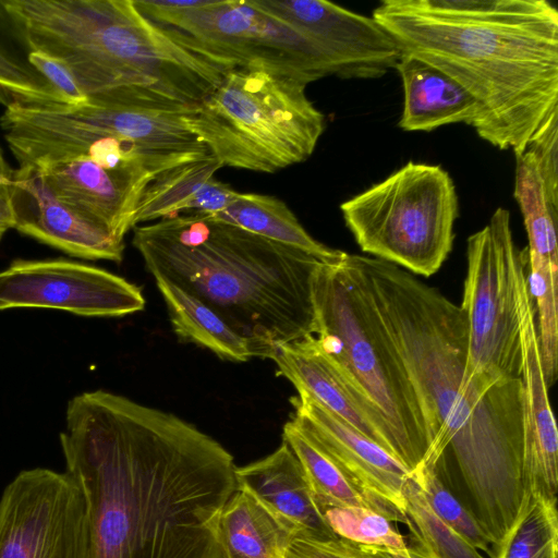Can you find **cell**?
<instances>
[{
	"label": "cell",
	"instance_id": "cell-1",
	"mask_svg": "<svg viewBox=\"0 0 558 558\" xmlns=\"http://www.w3.org/2000/svg\"><path fill=\"white\" fill-rule=\"evenodd\" d=\"M60 445L84 504L88 558H220L231 453L179 416L96 390L72 398Z\"/></svg>",
	"mask_w": 558,
	"mask_h": 558
},
{
	"label": "cell",
	"instance_id": "cell-2",
	"mask_svg": "<svg viewBox=\"0 0 558 558\" xmlns=\"http://www.w3.org/2000/svg\"><path fill=\"white\" fill-rule=\"evenodd\" d=\"M353 257L420 403L429 445L421 464L451 453L463 504L496 553L525 493L521 378L466 386L460 305L397 265Z\"/></svg>",
	"mask_w": 558,
	"mask_h": 558
},
{
	"label": "cell",
	"instance_id": "cell-3",
	"mask_svg": "<svg viewBox=\"0 0 558 558\" xmlns=\"http://www.w3.org/2000/svg\"><path fill=\"white\" fill-rule=\"evenodd\" d=\"M372 17L401 53L475 99L476 134L524 151L558 120V10L546 0H384Z\"/></svg>",
	"mask_w": 558,
	"mask_h": 558
},
{
	"label": "cell",
	"instance_id": "cell-4",
	"mask_svg": "<svg viewBox=\"0 0 558 558\" xmlns=\"http://www.w3.org/2000/svg\"><path fill=\"white\" fill-rule=\"evenodd\" d=\"M3 3L28 52L62 63L92 102L191 114L234 69L185 47L133 0Z\"/></svg>",
	"mask_w": 558,
	"mask_h": 558
},
{
	"label": "cell",
	"instance_id": "cell-5",
	"mask_svg": "<svg viewBox=\"0 0 558 558\" xmlns=\"http://www.w3.org/2000/svg\"><path fill=\"white\" fill-rule=\"evenodd\" d=\"M133 230L132 244L153 277L211 307L252 343L256 357L314 335L312 281L323 260L199 214Z\"/></svg>",
	"mask_w": 558,
	"mask_h": 558
},
{
	"label": "cell",
	"instance_id": "cell-6",
	"mask_svg": "<svg viewBox=\"0 0 558 558\" xmlns=\"http://www.w3.org/2000/svg\"><path fill=\"white\" fill-rule=\"evenodd\" d=\"M312 298L317 343L351 388L384 420L395 458L412 473L429 446L425 422L353 254L344 252L338 260L317 267Z\"/></svg>",
	"mask_w": 558,
	"mask_h": 558
},
{
	"label": "cell",
	"instance_id": "cell-7",
	"mask_svg": "<svg viewBox=\"0 0 558 558\" xmlns=\"http://www.w3.org/2000/svg\"><path fill=\"white\" fill-rule=\"evenodd\" d=\"M305 87L266 70L234 68L185 120L223 167L275 173L307 160L325 130Z\"/></svg>",
	"mask_w": 558,
	"mask_h": 558
},
{
	"label": "cell",
	"instance_id": "cell-8",
	"mask_svg": "<svg viewBox=\"0 0 558 558\" xmlns=\"http://www.w3.org/2000/svg\"><path fill=\"white\" fill-rule=\"evenodd\" d=\"M340 210L362 252L429 277L452 250L459 202L444 168L409 161Z\"/></svg>",
	"mask_w": 558,
	"mask_h": 558
},
{
	"label": "cell",
	"instance_id": "cell-9",
	"mask_svg": "<svg viewBox=\"0 0 558 558\" xmlns=\"http://www.w3.org/2000/svg\"><path fill=\"white\" fill-rule=\"evenodd\" d=\"M526 264L527 250L515 244L508 209L497 208L468 239L460 305L468 328L466 386L520 378L518 280Z\"/></svg>",
	"mask_w": 558,
	"mask_h": 558
},
{
	"label": "cell",
	"instance_id": "cell-10",
	"mask_svg": "<svg viewBox=\"0 0 558 558\" xmlns=\"http://www.w3.org/2000/svg\"><path fill=\"white\" fill-rule=\"evenodd\" d=\"M185 47L229 68H255L304 84L335 75L324 52L295 28L251 0H210L161 17Z\"/></svg>",
	"mask_w": 558,
	"mask_h": 558
},
{
	"label": "cell",
	"instance_id": "cell-11",
	"mask_svg": "<svg viewBox=\"0 0 558 558\" xmlns=\"http://www.w3.org/2000/svg\"><path fill=\"white\" fill-rule=\"evenodd\" d=\"M0 558H88L83 498L66 472L28 469L4 487Z\"/></svg>",
	"mask_w": 558,
	"mask_h": 558
},
{
	"label": "cell",
	"instance_id": "cell-12",
	"mask_svg": "<svg viewBox=\"0 0 558 558\" xmlns=\"http://www.w3.org/2000/svg\"><path fill=\"white\" fill-rule=\"evenodd\" d=\"M145 303L136 284L71 259H14L0 271V311L33 307L121 317L143 311Z\"/></svg>",
	"mask_w": 558,
	"mask_h": 558
},
{
	"label": "cell",
	"instance_id": "cell-13",
	"mask_svg": "<svg viewBox=\"0 0 558 558\" xmlns=\"http://www.w3.org/2000/svg\"><path fill=\"white\" fill-rule=\"evenodd\" d=\"M311 39L340 78H379L395 69L401 51L372 17L325 0H251Z\"/></svg>",
	"mask_w": 558,
	"mask_h": 558
},
{
	"label": "cell",
	"instance_id": "cell-14",
	"mask_svg": "<svg viewBox=\"0 0 558 558\" xmlns=\"http://www.w3.org/2000/svg\"><path fill=\"white\" fill-rule=\"evenodd\" d=\"M291 403L294 408L291 421L332 460L373 510L408 525L403 486L411 472L307 395L298 392Z\"/></svg>",
	"mask_w": 558,
	"mask_h": 558
},
{
	"label": "cell",
	"instance_id": "cell-15",
	"mask_svg": "<svg viewBox=\"0 0 558 558\" xmlns=\"http://www.w3.org/2000/svg\"><path fill=\"white\" fill-rule=\"evenodd\" d=\"M523 402V477L525 492L557 500L558 432L548 398L535 307L527 289L526 267L518 280Z\"/></svg>",
	"mask_w": 558,
	"mask_h": 558
},
{
	"label": "cell",
	"instance_id": "cell-16",
	"mask_svg": "<svg viewBox=\"0 0 558 558\" xmlns=\"http://www.w3.org/2000/svg\"><path fill=\"white\" fill-rule=\"evenodd\" d=\"M13 229L71 256L120 263L124 242L61 201L31 166L13 171Z\"/></svg>",
	"mask_w": 558,
	"mask_h": 558
},
{
	"label": "cell",
	"instance_id": "cell-17",
	"mask_svg": "<svg viewBox=\"0 0 558 558\" xmlns=\"http://www.w3.org/2000/svg\"><path fill=\"white\" fill-rule=\"evenodd\" d=\"M35 168L61 201L119 240L135 228L140 199L155 179L146 170H109L86 158Z\"/></svg>",
	"mask_w": 558,
	"mask_h": 558
},
{
	"label": "cell",
	"instance_id": "cell-18",
	"mask_svg": "<svg viewBox=\"0 0 558 558\" xmlns=\"http://www.w3.org/2000/svg\"><path fill=\"white\" fill-rule=\"evenodd\" d=\"M269 359L298 392L307 395L395 458L393 444L384 420L351 388L314 335L276 343Z\"/></svg>",
	"mask_w": 558,
	"mask_h": 558
},
{
	"label": "cell",
	"instance_id": "cell-19",
	"mask_svg": "<svg viewBox=\"0 0 558 558\" xmlns=\"http://www.w3.org/2000/svg\"><path fill=\"white\" fill-rule=\"evenodd\" d=\"M69 116L124 138L143 155L155 178L210 155L179 112L108 106L86 101L62 108Z\"/></svg>",
	"mask_w": 558,
	"mask_h": 558
},
{
	"label": "cell",
	"instance_id": "cell-20",
	"mask_svg": "<svg viewBox=\"0 0 558 558\" xmlns=\"http://www.w3.org/2000/svg\"><path fill=\"white\" fill-rule=\"evenodd\" d=\"M236 489L246 492L295 537L329 541L338 537L317 504L304 470L287 442L267 457L235 466Z\"/></svg>",
	"mask_w": 558,
	"mask_h": 558
},
{
	"label": "cell",
	"instance_id": "cell-21",
	"mask_svg": "<svg viewBox=\"0 0 558 558\" xmlns=\"http://www.w3.org/2000/svg\"><path fill=\"white\" fill-rule=\"evenodd\" d=\"M222 167L210 154L158 174L140 199L135 227L181 214L213 215L223 210L239 192L215 179Z\"/></svg>",
	"mask_w": 558,
	"mask_h": 558
},
{
	"label": "cell",
	"instance_id": "cell-22",
	"mask_svg": "<svg viewBox=\"0 0 558 558\" xmlns=\"http://www.w3.org/2000/svg\"><path fill=\"white\" fill-rule=\"evenodd\" d=\"M402 81L404 102L399 126L404 131L429 132L464 123L474 126L478 117L475 99L440 70L401 53L395 68Z\"/></svg>",
	"mask_w": 558,
	"mask_h": 558
},
{
	"label": "cell",
	"instance_id": "cell-23",
	"mask_svg": "<svg viewBox=\"0 0 558 558\" xmlns=\"http://www.w3.org/2000/svg\"><path fill=\"white\" fill-rule=\"evenodd\" d=\"M220 558H287L295 534L246 492L236 489L218 521Z\"/></svg>",
	"mask_w": 558,
	"mask_h": 558
},
{
	"label": "cell",
	"instance_id": "cell-24",
	"mask_svg": "<svg viewBox=\"0 0 558 558\" xmlns=\"http://www.w3.org/2000/svg\"><path fill=\"white\" fill-rule=\"evenodd\" d=\"M204 216L301 250L324 263L336 262L344 253L314 239L288 205L272 195L238 193L223 210Z\"/></svg>",
	"mask_w": 558,
	"mask_h": 558
},
{
	"label": "cell",
	"instance_id": "cell-25",
	"mask_svg": "<svg viewBox=\"0 0 558 558\" xmlns=\"http://www.w3.org/2000/svg\"><path fill=\"white\" fill-rule=\"evenodd\" d=\"M155 281L180 340L206 348L226 361L239 363L256 357L252 343L211 307L161 277Z\"/></svg>",
	"mask_w": 558,
	"mask_h": 558
},
{
	"label": "cell",
	"instance_id": "cell-26",
	"mask_svg": "<svg viewBox=\"0 0 558 558\" xmlns=\"http://www.w3.org/2000/svg\"><path fill=\"white\" fill-rule=\"evenodd\" d=\"M0 102L70 106L28 60V51L0 1Z\"/></svg>",
	"mask_w": 558,
	"mask_h": 558
},
{
	"label": "cell",
	"instance_id": "cell-27",
	"mask_svg": "<svg viewBox=\"0 0 558 558\" xmlns=\"http://www.w3.org/2000/svg\"><path fill=\"white\" fill-rule=\"evenodd\" d=\"M282 440L300 461L315 499L324 511L349 507L373 510L369 501L351 484L332 460L292 421L284 424Z\"/></svg>",
	"mask_w": 558,
	"mask_h": 558
},
{
	"label": "cell",
	"instance_id": "cell-28",
	"mask_svg": "<svg viewBox=\"0 0 558 558\" xmlns=\"http://www.w3.org/2000/svg\"><path fill=\"white\" fill-rule=\"evenodd\" d=\"M557 500H548L530 490L510 532L495 558H557Z\"/></svg>",
	"mask_w": 558,
	"mask_h": 558
},
{
	"label": "cell",
	"instance_id": "cell-29",
	"mask_svg": "<svg viewBox=\"0 0 558 558\" xmlns=\"http://www.w3.org/2000/svg\"><path fill=\"white\" fill-rule=\"evenodd\" d=\"M407 525L417 543L434 558H485L478 549L442 521L430 508L411 473L403 486Z\"/></svg>",
	"mask_w": 558,
	"mask_h": 558
},
{
	"label": "cell",
	"instance_id": "cell-30",
	"mask_svg": "<svg viewBox=\"0 0 558 558\" xmlns=\"http://www.w3.org/2000/svg\"><path fill=\"white\" fill-rule=\"evenodd\" d=\"M434 512L476 549L494 558V549L475 518L447 486L435 464H421L412 472Z\"/></svg>",
	"mask_w": 558,
	"mask_h": 558
},
{
	"label": "cell",
	"instance_id": "cell-31",
	"mask_svg": "<svg viewBox=\"0 0 558 558\" xmlns=\"http://www.w3.org/2000/svg\"><path fill=\"white\" fill-rule=\"evenodd\" d=\"M325 518L332 531L344 539L401 551L408 544L386 517L363 507L330 508Z\"/></svg>",
	"mask_w": 558,
	"mask_h": 558
},
{
	"label": "cell",
	"instance_id": "cell-32",
	"mask_svg": "<svg viewBox=\"0 0 558 558\" xmlns=\"http://www.w3.org/2000/svg\"><path fill=\"white\" fill-rule=\"evenodd\" d=\"M526 149L537 162L548 195L558 203V120L538 133Z\"/></svg>",
	"mask_w": 558,
	"mask_h": 558
},
{
	"label": "cell",
	"instance_id": "cell-33",
	"mask_svg": "<svg viewBox=\"0 0 558 558\" xmlns=\"http://www.w3.org/2000/svg\"><path fill=\"white\" fill-rule=\"evenodd\" d=\"M31 64L36 68L70 106L87 101L70 71L59 61L38 52H28Z\"/></svg>",
	"mask_w": 558,
	"mask_h": 558
},
{
	"label": "cell",
	"instance_id": "cell-34",
	"mask_svg": "<svg viewBox=\"0 0 558 558\" xmlns=\"http://www.w3.org/2000/svg\"><path fill=\"white\" fill-rule=\"evenodd\" d=\"M287 558H363L351 541L336 537L318 541L295 537L287 550Z\"/></svg>",
	"mask_w": 558,
	"mask_h": 558
},
{
	"label": "cell",
	"instance_id": "cell-35",
	"mask_svg": "<svg viewBox=\"0 0 558 558\" xmlns=\"http://www.w3.org/2000/svg\"><path fill=\"white\" fill-rule=\"evenodd\" d=\"M412 543L401 551H396L386 547L362 545L352 542L356 551L363 558H434L426 549L411 537Z\"/></svg>",
	"mask_w": 558,
	"mask_h": 558
},
{
	"label": "cell",
	"instance_id": "cell-36",
	"mask_svg": "<svg viewBox=\"0 0 558 558\" xmlns=\"http://www.w3.org/2000/svg\"><path fill=\"white\" fill-rule=\"evenodd\" d=\"M14 227L10 184H0V241L4 233Z\"/></svg>",
	"mask_w": 558,
	"mask_h": 558
},
{
	"label": "cell",
	"instance_id": "cell-37",
	"mask_svg": "<svg viewBox=\"0 0 558 558\" xmlns=\"http://www.w3.org/2000/svg\"><path fill=\"white\" fill-rule=\"evenodd\" d=\"M13 169L10 168L0 149V184H10L13 177Z\"/></svg>",
	"mask_w": 558,
	"mask_h": 558
}]
</instances>
